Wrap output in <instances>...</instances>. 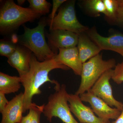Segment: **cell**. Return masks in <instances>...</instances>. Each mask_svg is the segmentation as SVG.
<instances>
[{"label":"cell","mask_w":123,"mask_h":123,"mask_svg":"<svg viewBox=\"0 0 123 123\" xmlns=\"http://www.w3.org/2000/svg\"><path fill=\"white\" fill-rule=\"evenodd\" d=\"M56 69L68 70L69 68L58 62L54 57L52 59L43 62L39 61L35 56L32 55L30 68L26 75L21 77V83L24 89L23 99L24 113L29 110L34 105L33 97L41 94L40 88L47 82L55 85L59 82L49 78V73Z\"/></svg>","instance_id":"6da1fadb"},{"label":"cell","mask_w":123,"mask_h":123,"mask_svg":"<svg viewBox=\"0 0 123 123\" xmlns=\"http://www.w3.org/2000/svg\"><path fill=\"white\" fill-rule=\"evenodd\" d=\"M46 24V20L43 19L40 22L37 26L33 29L24 25V34L19 37L21 44L33 52L40 62L52 59L57 54L51 49L46 42L44 34Z\"/></svg>","instance_id":"7a4b0ae2"},{"label":"cell","mask_w":123,"mask_h":123,"mask_svg":"<svg viewBox=\"0 0 123 123\" xmlns=\"http://www.w3.org/2000/svg\"><path fill=\"white\" fill-rule=\"evenodd\" d=\"M40 15L30 8L17 5L13 0L5 2L0 11V31L10 32L23 23L35 20Z\"/></svg>","instance_id":"3957f363"},{"label":"cell","mask_w":123,"mask_h":123,"mask_svg":"<svg viewBox=\"0 0 123 123\" xmlns=\"http://www.w3.org/2000/svg\"><path fill=\"white\" fill-rule=\"evenodd\" d=\"M55 92L50 95L47 103L44 105L43 113L51 123L52 118L58 117L64 123H79L74 117L68 104V94L65 84L55 85Z\"/></svg>","instance_id":"277c9868"},{"label":"cell","mask_w":123,"mask_h":123,"mask_svg":"<svg viewBox=\"0 0 123 123\" xmlns=\"http://www.w3.org/2000/svg\"><path fill=\"white\" fill-rule=\"evenodd\" d=\"M116 64L114 59L104 60L100 54L83 63L80 84L75 94L80 95L90 90L104 73L115 68Z\"/></svg>","instance_id":"5b68a950"},{"label":"cell","mask_w":123,"mask_h":123,"mask_svg":"<svg viewBox=\"0 0 123 123\" xmlns=\"http://www.w3.org/2000/svg\"><path fill=\"white\" fill-rule=\"evenodd\" d=\"M75 1H69L61 7L53 21L50 23V30H65L81 34L86 32L88 27L83 25L77 18L75 11Z\"/></svg>","instance_id":"8992f818"},{"label":"cell","mask_w":123,"mask_h":123,"mask_svg":"<svg viewBox=\"0 0 123 123\" xmlns=\"http://www.w3.org/2000/svg\"><path fill=\"white\" fill-rule=\"evenodd\" d=\"M113 69L108 70L102 75L95 82L90 91L102 99L111 107L122 111L123 103L117 101L114 97L110 81L112 78Z\"/></svg>","instance_id":"52a82bcc"},{"label":"cell","mask_w":123,"mask_h":123,"mask_svg":"<svg viewBox=\"0 0 123 123\" xmlns=\"http://www.w3.org/2000/svg\"><path fill=\"white\" fill-rule=\"evenodd\" d=\"M68 101L71 112L80 123H111L110 120L96 116L92 109L82 103L79 95L68 94Z\"/></svg>","instance_id":"ba28073f"},{"label":"cell","mask_w":123,"mask_h":123,"mask_svg":"<svg viewBox=\"0 0 123 123\" xmlns=\"http://www.w3.org/2000/svg\"><path fill=\"white\" fill-rule=\"evenodd\" d=\"M79 97L82 102L90 104L94 112L101 118L107 120H116L121 114L120 110L111 107L90 91L80 95Z\"/></svg>","instance_id":"9c48e42d"},{"label":"cell","mask_w":123,"mask_h":123,"mask_svg":"<svg viewBox=\"0 0 123 123\" xmlns=\"http://www.w3.org/2000/svg\"><path fill=\"white\" fill-rule=\"evenodd\" d=\"M88 37L102 50L117 52L123 57V34L115 33L108 37L100 35L95 29L86 31Z\"/></svg>","instance_id":"30bf717a"},{"label":"cell","mask_w":123,"mask_h":123,"mask_svg":"<svg viewBox=\"0 0 123 123\" xmlns=\"http://www.w3.org/2000/svg\"><path fill=\"white\" fill-rule=\"evenodd\" d=\"M48 39L51 49L71 48L76 47L78 43L79 35L76 33L65 30H51Z\"/></svg>","instance_id":"8fae6325"},{"label":"cell","mask_w":123,"mask_h":123,"mask_svg":"<svg viewBox=\"0 0 123 123\" xmlns=\"http://www.w3.org/2000/svg\"><path fill=\"white\" fill-rule=\"evenodd\" d=\"M24 94L21 92L16 95L1 112V123H21L23 111Z\"/></svg>","instance_id":"7c38bea8"},{"label":"cell","mask_w":123,"mask_h":123,"mask_svg":"<svg viewBox=\"0 0 123 123\" xmlns=\"http://www.w3.org/2000/svg\"><path fill=\"white\" fill-rule=\"evenodd\" d=\"M30 51L17 46L15 51L8 57V63L17 69L20 77L26 75L30 68L32 55Z\"/></svg>","instance_id":"4fadbf2b"},{"label":"cell","mask_w":123,"mask_h":123,"mask_svg":"<svg viewBox=\"0 0 123 123\" xmlns=\"http://www.w3.org/2000/svg\"><path fill=\"white\" fill-rule=\"evenodd\" d=\"M59 53L55 57L58 62L72 69L76 75L80 76L83 63L77 47L59 49Z\"/></svg>","instance_id":"5bb4252c"},{"label":"cell","mask_w":123,"mask_h":123,"mask_svg":"<svg viewBox=\"0 0 123 123\" xmlns=\"http://www.w3.org/2000/svg\"><path fill=\"white\" fill-rule=\"evenodd\" d=\"M77 48L82 63L99 54L101 50L84 33L79 35Z\"/></svg>","instance_id":"9a60e30c"},{"label":"cell","mask_w":123,"mask_h":123,"mask_svg":"<svg viewBox=\"0 0 123 123\" xmlns=\"http://www.w3.org/2000/svg\"><path fill=\"white\" fill-rule=\"evenodd\" d=\"M21 79L20 76H10L0 73V92L5 94L15 93L21 88Z\"/></svg>","instance_id":"2e32d148"},{"label":"cell","mask_w":123,"mask_h":123,"mask_svg":"<svg viewBox=\"0 0 123 123\" xmlns=\"http://www.w3.org/2000/svg\"><path fill=\"white\" fill-rule=\"evenodd\" d=\"M44 104L39 106L34 103L29 109V112L23 117L21 123H40V116L43 112Z\"/></svg>","instance_id":"e0dca14e"},{"label":"cell","mask_w":123,"mask_h":123,"mask_svg":"<svg viewBox=\"0 0 123 123\" xmlns=\"http://www.w3.org/2000/svg\"><path fill=\"white\" fill-rule=\"evenodd\" d=\"M85 6L90 12L95 15L104 14L107 16L106 11L103 1L101 0H87L85 1Z\"/></svg>","instance_id":"ac0fdd59"},{"label":"cell","mask_w":123,"mask_h":123,"mask_svg":"<svg viewBox=\"0 0 123 123\" xmlns=\"http://www.w3.org/2000/svg\"><path fill=\"white\" fill-rule=\"evenodd\" d=\"M29 8L40 15L48 13L51 5L46 0H29Z\"/></svg>","instance_id":"d6986e66"},{"label":"cell","mask_w":123,"mask_h":123,"mask_svg":"<svg viewBox=\"0 0 123 123\" xmlns=\"http://www.w3.org/2000/svg\"><path fill=\"white\" fill-rule=\"evenodd\" d=\"M106 11V17L114 21L118 7V0H103Z\"/></svg>","instance_id":"ffe728a7"},{"label":"cell","mask_w":123,"mask_h":123,"mask_svg":"<svg viewBox=\"0 0 123 123\" xmlns=\"http://www.w3.org/2000/svg\"><path fill=\"white\" fill-rule=\"evenodd\" d=\"M16 47L11 43L2 40L0 43V55L8 57L15 51Z\"/></svg>","instance_id":"44dd1931"},{"label":"cell","mask_w":123,"mask_h":123,"mask_svg":"<svg viewBox=\"0 0 123 123\" xmlns=\"http://www.w3.org/2000/svg\"><path fill=\"white\" fill-rule=\"evenodd\" d=\"M111 79L118 85L123 82V62L116 65L113 69Z\"/></svg>","instance_id":"7402d4cb"},{"label":"cell","mask_w":123,"mask_h":123,"mask_svg":"<svg viewBox=\"0 0 123 123\" xmlns=\"http://www.w3.org/2000/svg\"><path fill=\"white\" fill-rule=\"evenodd\" d=\"M118 2V7L114 21L123 25V0H119Z\"/></svg>","instance_id":"603a6c76"},{"label":"cell","mask_w":123,"mask_h":123,"mask_svg":"<svg viewBox=\"0 0 123 123\" xmlns=\"http://www.w3.org/2000/svg\"><path fill=\"white\" fill-rule=\"evenodd\" d=\"M66 0H53V6H52V11L51 14L49 24L52 22L53 19L55 17V14L58 9L63 3L66 2Z\"/></svg>","instance_id":"cb8c5ba5"},{"label":"cell","mask_w":123,"mask_h":123,"mask_svg":"<svg viewBox=\"0 0 123 123\" xmlns=\"http://www.w3.org/2000/svg\"><path fill=\"white\" fill-rule=\"evenodd\" d=\"M9 102L8 101L5 94L2 92H0V112L1 113L8 105Z\"/></svg>","instance_id":"d4e9b609"},{"label":"cell","mask_w":123,"mask_h":123,"mask_svg":"<svg viewBox=\"0 0 123 123\" xmlns=\"http://www.w3.org/2000/svg\"><path fill=\"white\" fill-rule=\"evenodd\" d=\"M111 123H123V108L121 111V114L115 120Z\"/></svg>","instance_id":"484cf974"},{"label":"cell","mask_w":123,"mask_h":123,"mask_svg":"<svg viewBox=\"0 0 123 123\" xmlns=\"http://www.w3.org/2000/svg\"><path fill=\"white\" fill-rule=\"evenodd\" d=\"M11 40L13 43H16L19 40L18 36L15 34H14L11 37Z\"/></svg>","instance_id":"4316f807"},{"label":"cell","mask_w":123,"mask_h":123,"mask_svg":"<svg viewBox=\"0 0 123 123\" xmlns=\"http://www.w3.org/2000/svg\"><path fill=\"white\" fill-rule=\"evenodd\" d=\"M25 1V0H18V3L19 5H22Z\"/></svg>","instance_id":"83f0119b"},{"label":"cell","mask_w":123,"mask_h":123,"mask_svg":"<svg viewBox=\"0 0 123 123\" xmlns=\"http://www.w3.org/2000/svg\"></svg>","instance_id":"f1b7e54d"}]
</instances>
